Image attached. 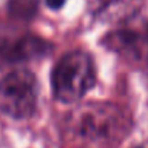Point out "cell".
I'll return each mask as SVG.
<instances>
[{
	"label": "cell",
	"mask_w": 148,
	"mask_h": 148,
	"mask_svg": "<svg viewBox=\"0 0 148 148\" xmlns=\"http://www.w3.org/2000/svg\"><path fill=\"white\" fill-rule=\"evenodd\" d=\"M38 102V83L28 70H15L0 82V112L25 119L34 115Z\"/></svg>",
	"instance_id": "obj_3"
},
{
	"label": "cell",
	"mask_w": 148,
	"mask_h": 148,
	"mask_svg": "<svg viewBox=\"0 0 148 148\" xmlns=\"http://www.w3.org/2000/svg\"><path fill=\"white\" fill-rule=\"evenodd\" d=\"M131 129L129 116L116 105L93 102L74 109L67 119L68 135L87 148H110Z\"/></svg>",
	"instance_id": "obj_1"
},
{
	"label": "cell",
	"mask_w": 148,
	"mask_h": 148,
	"mask_svg": "<svg viewBox=\"0 0 148 148\" xmlns=\"http://www.w3.org/2000/svg\"><path fill=\"white\" fill-rule=\"evenodd\" d=\"M49 45L36 36L25 35L15 39H5L0 42V60L6 62H19L44 55Z\"/></svg>",
	"instance_id": "obj_6"
},
{
	"label": "cell",
	"mask_w": 148,
	"mask_h": 148,
	"mask_svg": "<svg viewBox=\"0 0 148 148\" xmlns=\"http://www.w3.org/2000/svg\"><path fill=\"white\" fill-rule=\"evenodd\" d=\"M144 0H87L90 15L105 23H125L136 16Z\"/></svg>",
	"instance_id": "obj_5"
},
{
	"label": "cell",
	"mask_w": 148,
	"mask_h": 148,
	"mask_svg": "<svg viewBox=\"0 0 148 148\" xmlns=\"http://www.w3.org/2000/svg\"><path fill=\"white\" fill-rule=\"evenodd\" d=\"M129 22L110 32L105 38V45L128 61L148 62V21L141 23Z\"/></svg>",
	"instance_id": "obj_4"
},
{
	"label": "cell",
	"mask_w": 148,
	"mask_h": 148,
	"mask_svg": "<svg viewBox=\"0 0 148 148\" xmlns=\"http://www.w3.org/2000/svg\"><path fill=\"white\" fill-rule=\"evenodd\" d=\"M96 70L92 57L74 49L64 54L55 64L51 74L54 97L61 103H76L95 86Z\"/></svg>",
	"instance_id": "obj_2"
}]
</instances>
